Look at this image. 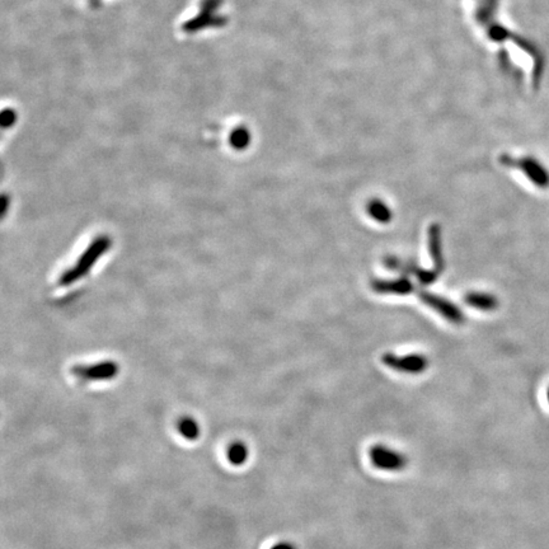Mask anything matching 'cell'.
<instances>
[{"label": "cell", "instance_id": "obj_8", "mask_svg": "<svg viewBox=\"0 0 549 549\" xmlns=\"http://www.w3.org/2000/svg\"><path fill=\"white\" fill-rule=\"evenodd\" d=\"M464 300L472 308L485 312H491L497 309L499 306V299L492 294H487V292H469L467 294Z\"/></svg>", "mask_w": 549, "mask_h": 549}, {"label": "cell", "instance_id": "obj_7", "mask_svg": "<svg viewBox=\"0 0 549 549\" xmlns=\"http://www.w3.org/2000/svg\"><path fill=\"white\" fill-rule=\"evenodd\" d=\"M429 250H430L432 261L435 265L434 270L441 274V271L444 270V257H443L441 227L439 224H432L429 229Z\"/></svg>", "mask_w": 549, "mask_h": 549}, {"label": "cell", "instance_id": "obj_12", "mask_svg": "<svg viewBox=\"0 0 549 549\" xmlns=\"http://www.w3.org/2000/svg\"><path fill=\"white\" fill-rule=\"evenodd\" d=\"M115 375V368L112 366H98L93 369H83L78 371V377L86 380H101L109 379Z\"/></svg>", "mask_w": 549, "mask_h": 549}, {"label": "cell", "instance_id": "obj_10", "mask_svg": "<svg viewBox=\"0 0 549 549\" xmlns=\"http://www.w3.org/2000/svg\"><path fill=\"white\" fill-rule=\"evenodd\" d=\"M248 456H250V449L243 441H236L230 444V447L227 449V460L236 467H241L247 463Z\"/></svg>", "mask_w": 549, "mask_h": 549}, {"label": "cell", "instance_id": "obj_1", "mask_svg": "<svg viewBox=\"0 0 549 549\" xmlns=\"http://www.w3.org/2000/svg\"><path fill=\"white\" fill-rule=\"evenodd\" d=\"M369 459L377 469L389 473L403 472L409 464V459L403 452L385 444H375L370 447Z\"/></svg>", "mask_w": 549, "mask_h": 549}, {"label": "cell", "instance_id": "obj_13", "mask_svg": "<svg viewBox=\"0 0 549 549\" xmlns=\"http://www.w3.org/2000/svg\"><path fill=\"white\" fill-rule=\"evenodd\" d=\"M271 549H298L295 544H292L291 541H280L277 544H274V547Z\"/></svg>", "mask_w": 549, "mask_h": 549}, {"label": "cell", "instance_id": "obj_2", "mask_svg": "<svg viewBox=\"0 0 549 549\" xmlns=\"http://www.w3.org/2000/svg\"><path fill=\"white\" fill-rule=\"evenodd\" d=\"M500 162L505 167H511V168L520 169L529 180L533 182L537 187L548 189L549 171L535 158H512L510 156H508V154H505V156H501V158H500Z\"/></svg>", "mask_w": 549, "mask_h": 549}, {"label": "cell", "instance_id": "obj_11", "mask_svg": "<svg viewBox=\"0 0 549 549\" xmlns=\"http://www.w3.org/2000/svg\"><path fill=\"white\" fill-rule=\"evenodd\" d=\"M177 427H178L180 435L189 441L198 439V436L201 434L200 425L197 424L196 420L192 417H182Z\"/></svg>", "mask_w": 549, "mask_h": 549}, {"label": "cell", "instance_id": "obj_6", "mask_svg": "<svg viewBox=\"0 0 549 549\" xmlns=\"http://www.w3.org/2000/svg\"><path fill=\"white\" fill-rule=\"evenodd\" d=\"M371 289L378 294L408 295L415 290V286L409 281V279L402 277L398 280H374L371 283Z\"/></svg>", "mask_w": 549, "mask_h": 549}, {"label": "cell", "instance_id": "obj_14", "mask_svg": "<svg viewBox=\"0 0 549 549\" xmlns=\"http://www.w3.org/2000/svg\"><path fill=\"white\" fill-rule=\"evenodd\" d=\"M547 398H548V402H549V388H548V392H547Z\"/></svg>", "mask_w": 549, "mask_h": 549}, {"label": "cell", "instance_id": "obj_9", "mask_svg": "<svg viewBox=\"0 0 549 549\" xmlns=\"http://www.w3.org/2000/svg\"><path fill=\"white\" fill-rule=\"evenodd\" d=\"M368 214L373 219L382 223V224H387L389 223L393 218L392 210L389 209L388 205H385L382 200L374 198L370 201L368 205Z\"/></svg>", "mask_w": 549, "mask_h": 549}, {"label": "cell", "instance_id": "obj_5", "mask_svg": "<svg viewBox=\"0 0 549 549\" xmlns=\"http://www.w3.org/2000/svg\"><path fill=\"white\" fill-rule=\"evenodd\" d=\"M385 266L396 270V271H400V274L415 276L418 280V283L424 286L425 285H431L434 281H436L439 279L440 276L439 272L435 270H432V271L424 270V268L417 266L416 263H413V262H404V261H400L396 257L385 259Z\"/></svg>", "mask_w": 549, "mask_h": 549}, {"label": "cell", "instance_id": "obj_4", "mask_svg": "<svg viewBox=\"0 0 549 549\" xmlns=\"http://www.w3.org/2000/svg\"><path fill=\"white\" fill-rule=\"evenodd\" d=\"M418 297L422 300V303L430 306L435 312H438L449 322L454 323V324H460L464 322L463 312L452 301H449L447 299L439 297L436 294H432V292H427V291H420Z\"/></svg>", "mask_w": 549, "mask_h": 549}, {"label": "cell", "instance_id": "obj_3", "mask_svg": "<svg viewBox=\"0 0 549 549\" xmlns=\"http://www.w3.org/2000/svg\"><path fill=\"white\" fill-rule=\"evenodd\" d=\"M382 361L385 366L389 369L397 370L400 373H407V374H420L427 369L429 360L422 355H404L398 356L394 353H384L382 356Z\"/></svg>", "mask_w": 549, "mask_h": 549}]
</instances>
